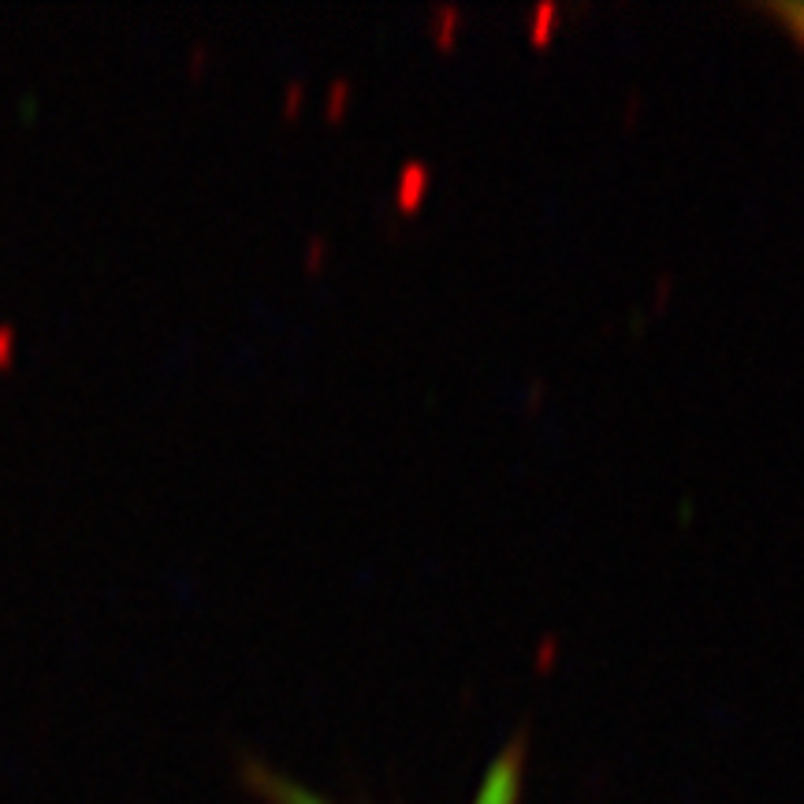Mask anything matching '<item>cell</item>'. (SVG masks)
<instances>
[{
    "instance_id": "cell-1",
    "label": "cell",
    "mask_w": 804,
    "mask_h": 804,
    "mask_svg": "<svg viewBox=\"0 0 804 804\" xmlns=\"http://www.w3.org/2000/svg\"><path fill=\"white\" fill-rule=\"evenodd\" d=\"M265 790H273V797L279 804H325V801L309 797L306 790L291 786V782H284V778H268ZM515 793H518V767H515V756H510L492 771V775H488L477 804H515Z\"/></svg>"
},
{
    "instance_id": "cell-2",
    "label": "cell",
    "mask_w": 804,
    "mask_h": 804,
    "mask_svg": "<svg viewBox=\"0 0 804 804\" xmlns=\"http://www.w3.org/2000/svg\"><path fill=\"white\" fill-rule=\"evenodd\" d=\"M764 12L775 19L793 45L804 52V0H775V4H764Z\"/></svg>"
}]
</instances>
